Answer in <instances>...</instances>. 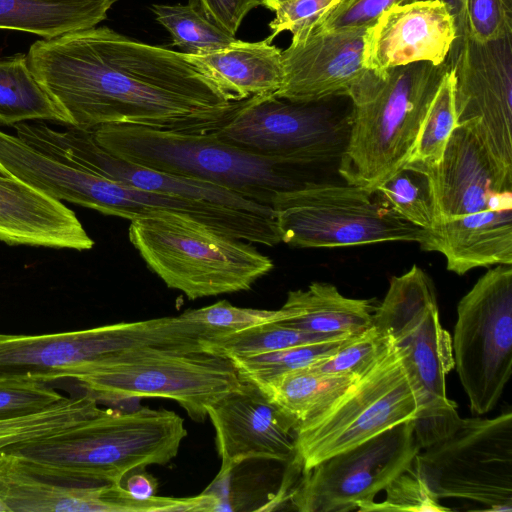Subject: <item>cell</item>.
I'll list each match as a JSON object with an SVG mask.
<instances>
[{
	"label": "cell",
	"instance_id": "30",
	"mask_svg": "<svg viewBox=\"0 0 512 512\" xmlns=\"http://www.w3.org/2000/svg\"><path fill=\"white\" fill-rule=\"evenodd\" d=\"M386 206L409 223L426 230L439 224L429 175L420 167L407 163L376 190Z\"/></svg>",
	"mask_w": 512,
	"mask_h": 512
},
{
	"label": "cell",
	"instance_id": "6",
	"mask_svg": "<svg viewBox=\"0 0 512 512\" xmlns=\"http://www.w3.org/2000/svg\"><path fill=\"white\" fill-rule=\"evenodd\" d=\"M373 325L401 349L418 390L414 427L421 450L450 435L462 420L446 392V376L454 368L452 338L441 325L432 281L420 267L391 278Z\"/></svg>",
	"mask_w": 512,
	"mask_h": 512
},
{
	"label": "cell",
	"instance_id": "8",
	"mask_svg": "<svg viewBox=\"0 0 512 512\" xmlns=\"http://www.w3.org/2000/svg\"><path fill=\"white\" fill-rule=\"evenodd\" d=\"M419 409L418 390L403 352L393 342L328 408L296 427L291 462L301 471L309 470L330 456L415 420Z\"/></svg>",
	"mask_w": 512,
	"mask_h": 512
},
{
	"label": "cell",
	"instance_id": "1",
	"mask_svg": "<svg viewBox=\"0 0 512 512\" xmlns=\"http://www.w3.org/2000/svg\"><path fill=\"white\" fill-rule=\"evenodd\" d=\"M30 69L70 125L111 124L209 133L241 105L231 102L185 54L106 26L34 42Z\"/></svg>",
	"mask_w": 512,
	"mask_h": 512
},
{
	"label": "cell",
	"instance_id": "42",
	"mask_svg": "<svg viewBox=\"0 0 512 512\" xmlns=\"http://www.w3.org/2000/svg\"><path fill=\"white\" fill-rule=\"evenodd\" d=\"M125 488L138 499H148L157 491V480L142 470L132 473L126 480Z\"/></svg>",
	"mask_w": 512,
	"mask_h": 512
},
{
	"label": "cell",
	"instance_id": "16",
	"mask_svg": "<svg viewBox=\"0 0 512 512\" xmlns=\"http://www.w3.org/2000/svg\"><path fill=\"white\" fill-rule=\"evenodd\" d=\"M0 501L7 512H149L150 499L122 484L79 478L65 470L0 453Z\"/></svg>",
	"mask_w": 512,
	"mask_h": 512
},
{
	"label": "cell",
	"instance_id": "27",
	"mask_svg": "<svg viewBox=\"0 0 512 512\" xmlns=\"http://www.w3.org/2000/svg\"><path fill=\"white\" fill-rule=\"evenodd\" d=\"M29 120L70 125L68 117L32 73L27 54L0 59V123L14 126Z\"/></svg>",
	"mask_w": 512,
	"mask_h": 512
},
{
	"label": "cell",
	"instance_id": "12",
	"mask_svg": "<svg viewBox=\"0 0 512 512\" xmlns=\"http://www.w3.org/2000/svg\"><path fill=\"white\" fill-rule=\"evenodd\" d=\"M454 368L473 412L498 403L512 373V266L497 265L457 305Z\"/></svg>",
	"mask_w": 512,
	"mask_h": 512
},
{
	"label": "cell",
	"instance_id": "45",
	"mask_svg": "<svg viewBox=\"0 0 512 512\" xmlns=\"http://www.w3.org/2000/svg\"><path fill=\"white\" fill-rule=\"evenodd\" d=\"M9 171L0 164V178L11 177Z\"/></svg>",
	"mask_w": 512,
	"mask_h": 512
},
{
	"label": "cell",
	"instance_id": "9",
	"mask_svg": "<svg viewBox=\"0 0 512 512\" xmlns=\"http://www.w3.org/2000/svg\"><path fill=\"white\" fill-rule=\"evenodd\" d=\"M373 194L347 183L311 181L278 193L272 208L281 242L321 248L404 241L416 242L424 250L431 232L377 203Z\"/></svg>",
	"mask_w": 512,
	"mask_h": 512
},
{
	"label": "cell",
	"instance_id": "7",
	"mask_svg": "<svg viewBox=\"0 0 512 512\" xmlns=\"http://www.w3.org/2000/svg\"><path fill=\"white\" fill-rule=\"evenodd\" d=\"M74 379L97 400L157 397L177 402L197 422L244 381L229 358L204 349L145 347L85 367Z\"/></svg>",
	"mask_w": 512,
	"mask_h": 512
},
{
	"label": "cell",
	"instance_id": "33",
	"mask_svg": "<svg viewBox=\"0 0 512 512\" xmlns=\"http://www.w3.org/2000/svg\"><path fill=\"white\" fill-rule=\"evenodd\" d=\"M352 337L304 344L270 353L235 356L229 359L243 381L260 386L278 375L308 367L332 355Z\"/></svg>",
	"mask_w": 512,
	"mask_h": 512
},
{
	"label": "cell",
	"instance_id": "13",
	"mask_svg": "<svg viewBox=\"0 0 512 512\" xmlns=\"http://www.w3.org/2000/svg\"><path fill=\"white\" fill-rule=\"evenodd\" d=\"M322 102L253 96L212 133L243 151L294 166L331 162L345 149L349 123Z\"/></svg>",
	"mask_w": 512,
	"mask_h": 512
},
{
	"label": "cell",
	"instance_id": "36",
	"mask_svg": "<svg viewBox=\"0 0 512 512\" xmlns=\"http://www.w3.org/2000/svg\"><path fill=\"white\" fill-rule=\"evenodd\" d=\"M49 382L33 377L0 378V419L41 411L65 398Z\"/></svg>",
	"mask_w": 512,
	"mask_h": 512
},
{
	"label": "cell",
	"instance_id": "18",
	"mask_svg": "<svg viewBox=\"0 0 512 512\" xmlns=\"http://www.w3.org/2000/svg\"><path fill=\"white\" fill-rule=\"evenodd\" d=\"M207 417L221 458L217 476L231 475L248 460L287 464L295 456L297 422L252 383L244 381L240 389L209 406Z\"/></svg>",
	"mask_w": 512,
	"mask_h": 512
},
{
	"label": "cell",
	"instance_id": "22",
	"mask_svg": "<svg viewBox=\"0 0 512 512\" xmlns=\"http://www.w3.org/2000/svg\"><path fill=\"white\" fill-rule=\"evenodd\" d=\"M430 232L424 250L441 253L447 269L457 275L478 267L512 265V209L455 217Z\"/></svg>",
	"mask_w": 512,
	"mask_h": 512
},
{
	"label": "cell",
	"instance_id": "3",
	"mask_svg": "<svg viewBox=\"0 0 512 512\" xmlns=\"http://www.w3.org/2000/svg\"><path fill=\"white\" fill-rule=\"evenodd\" d=\"M92 133L104 150L121 160L215 184L265 206L272 207L278 193L306 182L294 170L300 166L248 153L212 132L111 124L97 127Z\"/></svg>",
	"mask_w": 512,
	"mask_h": 512
},
{
	"label": "cell",
	"instance_id": "20",
	"mask_svg": "<svg viewBox=\"0 0 512 512\" xmlns=\"http://www.w3.org/2000/svg\"><path fill=\"white\" fill-rule=\"evenodd\" d=\"M366 29L312 32L282 50L283 82L274 94L292 102H321L347 96L365 69Z\"/></svg>",
	"mask_w": 512,
	"mask_h": 512
},
{
	"label": "cell",
	"instance_id": "11",
	"mask_svg": "<svg viewBox=\"0 0 512 512\" xmlns=\"http://www.w3.org/2000/svg\"><path fill=\"white\" fill-rule=\"evenodd\" d=\"M415 456L411 467L437 500L459 499L473 510L512 511V413L466 418Z\"/></svg>",
	"mask_w": 512,
	"mask_h": 512
},
{
	"label": "cell",
	"instance_id": "44",
	"mask_svg": "<svg viewBox=\"0 0 512 512\" xmlns=\"http://www.w3.org/2000/svg\"><path fill=\"white\" fill-rule=\"evenodd\" d=\"M289 0H262V6L271 11H276L282 4Z\"/></svg>",
	"mask_w": 512,
	"mask_h": 512
},
{
	"label": "cell",
	"instance_id": "40",
	"mask_svg": "<svg viewBox=\"0 0 512 512\" xmlns=\"http://www.w3.org/2000/svg\"><path fill=\"white\" fill-rule=\"evenodd\" d=\"M418 0H339L313 32L367 29L387 9Z\"/></svg>",
	"mask_w": 512,
	"mask_h": 512
},
{
	"label": "cell",
	"instance_id": "32",
	"mask_svg": "<svg viewBox=\"0 0 512 512\" xmlns=\"http://www.w3.org/2000/svg\"><path fill=\"white\" fill-rule=\"evenodd\" d=\"M456 126L454 73L450 67L428 108L408 162L425 168L435 167L440 162Z\"/></svg>",
	"mask_w": 512,
	"mask_h": 512
},
{
	"label": "cell",
	"instance_id": "25",
	"mask_svg": "<svg viewBox=\"0 0 512 512\" xmlns=\"http://www.w3.org/2000/svg\"><path fill=\"white\" fill-rule=\"evenodd\" d=\"M116 1L0 0V29L51 39L97 26Z\"/></svg>",
	"mask_w": 512,
	"mask_h": 512
},
{
	"label": "cell",
	"instance_id": "29",
	"mask_svg": "<svg viewBox=\"0 0 512 512\" xmlns=\"http://www.w3.org/2000/svg\"><path fill=\"white\" fill-rule=\"evenodd\" d=\"M348 337L352 336L331 337L315 334L278 321L224 336L203 338L200 342L204 350L230 358L270 353L299 345Z\"/></svg>",
	"mask_w": 512,
	"mask_h": 512
},
{
	"label": "cell",
	"instance_id": "34",
	"mask_svg": "<svg viewBox=\"0 0 512 512\" xmlns=\"http://www.w3.org/2000/svg\"><path fill=\"white\" fill-rule=\"evenodd\" d=\"M180 315L199 326L205 338L224 336L267 323L283 321L290 317L283 308L278 310L242 308L233 306L226 300L197 309H188Z\"/></svg>",
	"mask_w": 512,
	"mask_h": 512
},
{
	"label": "cell",
	"instance_id": "28",
	"mask_svg": "<svg viewBox=\"0 0 512 512\" xmlns=\"http://www.w3.org/2000/svg\"><path fill=\"white\" fill-rule=\"evenodd\" d=\"M102 409L89 392L65 397L57 403L32 414L0 419V453L9 448L41 439L68 429Z\"/></svg>",
	"mask_w": 512,
	"mask_h": 512
},
{
	"label": "cell",
	"instance_id": "21",
	"mask_svg": "<svg viewBox=\"0 0 512 512\" xmlns=\"http://www.w3.org/2000/svg\"><path fill=\"white\" fill-rule=\"evenodd\" d=\"M0 241L77 251L94 246L70 208L14 176L0 178Z\"/></svg>",
	"mask_w": 512,
	"mask_h": 512
},
{
	"label": "cell",
	"instance_id": "41",
	"mask_svg": "<svg viewBox=\"0 0 512 512\" xmlns=\"http://www.w3.org/2000/svg\"><path fill=\"white\" fill-rule=\"evenodd\" d=\"M212 23L235 36L243 19L262 0H189V3Z\"/></svg>",
	"mask_w": 512,
	"mask_h": 512
},
{
	"label": "cell",
	"instance_id": "24",
	"mask_svg": "<svg viewBox=\"0 0 512 512\" xmlns=\"http://www.w3.org/2000/svg\"><path fill=\"white\" fill-rule=\"evenodd\" d=\"M290 317L282 324L337 337L358 335L373 325L371 300L349 298L330 283L312 282L307 289L289 291L283 306Z\"/></svg>",
	"mask_w": 512,
	"mask_h": 512
},
{
	"label": "cell",
	"instance_id": "5",
	"mask_svg": "<svg viewBox=\"0 0 512 512\" xmlns=\"http://www.w3.org/2000/svg\"><path fill=\"white\" fill-rule=\"evenodd\" d=\"M128 238L147 267L190 300L248 291L274 267L244 240L169 211L131 220Z\"/></svg>",
	"mask_w": 512,
	"mask_h": 512
},
{
	"label": "cell",
	"instance_id": "10",
	"mask_svg": "<svg viewBox=\"0 0 512 512\" xmlns=\"http://www.w3.org/2000/svg\"><path fill=\"white\" fill-rule=\"evenodd\" d=\"M198 337L180 315L51 334L0 333V378L71 379L89 365L133 349H192Z\"/></svg>",
	"mask_w": 512,
	"mask_h": 512
},
{
	"label": "cell",
	"instance_id": "26",
	"mask_svg": "<svg viewBox=\"0 0 512 512\" xmlns=\"http://www.w3.org/2000/svg\"><path fill=\"white\" fill-rule=\"evenodd\" d=\"M357 378L322 374L305 367L278 375L257 387L298 426L328 408Z\"/></svg>",
	"mask_w": 512,
	"mask_h": 512
},
{
	"label": "cell",
	"instance_id": "4",
	"mask_svg": "<svg viewBox=\"0 0 512 512\" xmlns=\"http://www.w3.org/2000/svg\"><path fill=\"white\" fill-rule=\"evenodd\" d=\"M186 436L183 418L171 410L102 409L68 429L5 452L79 478L122 484L131 472L169 463Z\"/></svg>",
	"mask_w": 512,
	"mask_h": 512
},
{
	"label": "cell",
	"instance_id": "17",
	"mask_svg": "<svg viewBox=\"0 0 512 512\" xmlns=\"http://www.w3.org/2000/svg\"><path fill=\"white\" fill-rule=\"evenodd\" d=\"M412 164L430 177L439 223L486 210L512 209V167L492 155L470 123L457 124L435 167Z\"/></svg>",
	"mask_w": 512,
	"mask_h": 512
},
{
	"label": "cell",
	"instance_id": "14",
	"mask_svg": "<svg viewBox=\"0 0 512 512\" xmlns=\"http://www.w3.org/2000/svg\"><path fill=\"white\" fill-rule=\"evenodd\" d=\"M420 450L414 420L403 422L301 471L287 501L301 512H362Z\"/></svg>",
	"mask_w": 512,
	"mask_h": 512
},
{
	"label": "cell",
	"instance_id": "19",
	"mask_svg": "<svg viewBox=\"0 0 512 512\" xmlns=\"http://www.w3.org/2000/svg\"><path fill=\"white\" fill-rule=\"evenodd\" d=\"M456 39L454 18L440 0H418L385 10L365 32L363 66L384 70L417 62L439 65Z\"/></svg>",
	"mask_w": 512,
	"mask_h": 512
},
{
	"label": "cell",
	"instance_id": "38",
	"mask_svg": "<svg viewBox=\"0 0 512 512\" xmlns=\"http://www.w3.org/2000/svg\"><path fill=\"white\" fill-rule=\"evenodd\" d=\"M339 0H289L276 11L269 23L272 40L282 32L292 34L291 41L309 36L317 25L335 8Z\"/></svg>",
	"mask_w": 512,
	"mask_h": 512
},
{
	"label": "cell",
	"instance_id": "15",
	"mask_svg": "<svg viewBox=\"0 0 512 512\" xmlns=\"http://www.w3.org/2000/svg\"><path fill=\"white\" fill-rule=\"evenodd\" d=\"M447 62L457 124L470 123L492 155L512 167V36L481 42L467 32Z\"/></svg>",
	"mask_w": 512,
	"mask_h": 512
},
{
	"label": "cell",
	"instance_id": "2",
	"mask_svg": "<svg viewBox=\"0 0 512 512\" xmlns=\"http://www.w3.org/2000/svg\"><path fill=\"white\" fill-rule=\"evenodd\" d=\"M417 62L384 70L364 69L348 90L352 111L338 171L347 184L370 193L406 165L445 73Z\"/></svg>",
	"mask_w": 512,
	"mask_h": 512
},
{
	"label": "cell",
	"instance_id": "46",
	"mask_svg": "<svg viewBox=\"0 0 512 512\" xmlns=\"http://www.w3.org/2000/svg\"><path fill=\"white\" fill-rule=\"evenodd\" d=\"M0 512H7L6 507L3 505V503L0 501Z\"/></svg>",
	"mask_w": 512,
	"mask_h": 512
},
{
	"label": "cell",
	"instance_id": "39",
	"mask_svg": "<svg viewBox=\"0 0 512 512\" xmlns=\"http://www.w3.org/2000/svg\"><path fill=\"white\" fill-rule=\"evenodd\" d=\"M468 34L477 41L512 36V0H465Z\"/></svg>",
	"mask_w": 512,
	"mask_h": 512
},
{
	"label": "cell",
	"instance_id": "37",
	"mask_svg": "<svg viewBox=\"0 0 512 512\" xmlns=\"http://www.w3.org/2000/svg\"><path fill=\"white\" fill-rule=\"evenodd\" d=\"M386 498L382 502H371L362 512L372 511H413L442 512L451 511L442 506L429 491L424 481L410 467L399 474L384 489Z\"/></svg>",
	"mask_w": 512,
	"mask_h": 512
},
{
	"label": "cell",
	"instance_id": "31",
	"mask_svg": "<svg viewBox=\"0 0 512 512\" xmlns=\"http://www.w3.org/2000/svg\"><path fill=\"white\" fill-rule=\"evenodd\" d=\"M151 11L183 54H206L237 40L190 4H154Z\"/></svg>",
	"mask_w": 512,
	"mask_h": 512
},
{
	"label": "cell",
	"instance_id": "43",
	"mask_svg": "<svg viewBox=\"0 0 512 512\" xmlns=\"http://www.w3.org/2000/svg\"><path fill=\"white\" fill-rule=\"evenodd\" d=\"M442 1L449 11L451 12L456 26V39L450 50H455L460 44L462 38L465 36L467 31V24L465 18V0H440ZM449 52V53H450Z\"/></svg>",
	"mask_w": 512,
	"mask_h": 512
},
{
	"label": "cell",
	"instance_id": "35",
	"mask_svg": "<svg viewBox=\"0 0 512 512\" xmlns=\"http://www.w3.org/2000/svg\"><path fill=\"white\" fill-rule=\"evenodd\" d=\"M390 336L372 325L344 344L332 355L323 358L307 368L322 374L361 376L392 345Z\"/></svg>",
	"mask_w": 512,
	"mask_h": 512
},
{
	"label": "cell",
	"instance_id": "23",
	"mask_svg": "<svg viewBox=\"0 0 512 512\" xmlns=\"http://www.w3.org/2000/svg\"><path fill=\"white\" fill-rule=\"evenodd\" d=\"M186 57L231 102L275 94L283 82L282 50L269 37L256 42L237 39L219 50Z\"/></svg>",
	"mask_w": 512,
	"mask_h": 512
}]
</instances>
